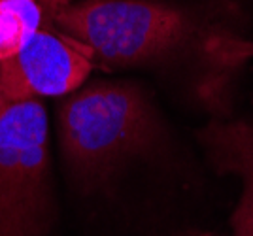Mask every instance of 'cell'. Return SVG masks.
Listing matches in <instances>:
<instances>
[{
	"label": "cell",
	"mask_w": 253,
	"mask_h": 236,
	"mask_svg": "<svg viewBox=\"0 0 253 236\" xmlns=\"http://www.w3.org/2000/svg\"><path fill=\"white\" fill-rule=\"evenodd\" d=\"M59 146L76 182L95 189L126 157L157 136V118L130 81H95L64 97L57 112Z\"/></svg>",
	"instance_id": "1"
},
{
	"label": "cell",
	"mask_w": 253,
	"mask_h": 236,
	"mask_svg": "<svg viewBox=\"0 0 253 236\" xmlns=\"http://www.w3.org/2000/svg\"><path fill=\"white\" fill-rule=\"evenodd\" d=\"M59 33L110 66L144 65L178 49L189 38V17L157 0H84L45 11Z\"/></svg>",
	"instance_id": "2"
},
{
	"label": "cell",
	"mask_w": 253,
	"mask_h": 236,
	"mask_svg": "<svg viewBox=\"0 0 253 236\" xmlns=\"http://www.w3.org/2000/svg\"><path fill=\"white\" fill-rule=\"evenodd\" d=\"M49 127L42 100L0 108V236H47L53 221Z\"/></svg>",
	"instance_id": "3"
},
{
	"label": "cell",
	"mask_w": 253,
	"mask_h": 236,
	"mask_svg": "<svg viewBox=\"0 0 253 236\" xmlns=\"http://www.w3.org/2000/svg\"><path fill=\"white\" fill-rule=\"evenodd\" d=\"M93 55L80 42L42 27L17 55L0 63V89L6 102L68 97L84 85Z\"/></svg>",
	"instance_id": "4"
},
{
	"label": "cell",
	"mask_w": 253,
	"mask_h": 236,
	"mask_svg": "<svg viewBox=\"0 0 253 236\" xmlns=\"http://www.w3.org/2000/svg\"><path fill=\"white\" fill-rule=\"evenodd\" d=\"M213 162L223 172L242 180V197L232 214V223L253 229V127L242 121L211 123L202 134Z\"/></svg>",
	"instance_id": "5"
},
{
	"label": "cell",
	"mask_w": 253,
	"mask_h": 236,
	"mask_svg": "<svg viewBox=\"0 0 253 236\" xmlns=\"http://www.w3.org/2000/svg\"><path fill=\"white\" fill-rule=\"evenodd\" d=\"M38 0H0V63L17 55L45 23Z\"/></svg>",
	"instance_id": "6"
},
{
	"label": "cell",
	"mask_w": 253,
	"mask_h": 236,
	"mask_svg": "<svg viewBox=\"0 0 253 236\" xmlns=\"http://www.w3.org/2000/svg\"><path fill=\"white\" fill-rule=\"evenodd\" d=\"M42 4V8L45 11H53V10H59V8H64L68 6L72 0H38Z\"/></svg>",
	"instance_id": "7"
},
{
	"label": "cell",
	"mask_w": 253,
	"mask_h": 236,
	"mask_svg": "<svg viewBox=\"0 0 253 236\" xmlns=\"http://www.w3.org/2000/svg\"><path fill=\"white\" fill-rule=\"evenodd\" d=\"M232 236H253V229L240 223H232Z\"/></svg>",
	"instance_id": "8"
},
{
	"label": "cell",
	"mask_w": 253,
	"mask_h": 236,
	"mask_svg": "<svg viewBox=\"0 0 253 236\" xmlns=\"http://www.w3.org/2000/svg\"><path fill=\"white\" fill-rule=\"evenodd\" d=\"M185 236H221V235H215V233H189Z\"/></svg>",
	"instance_id": "9"
},
{
	"label": "cell",
	"mask_w": 253,
	"mask_h": 236,
	"mask_svg": "<svg viewBox=\"0 0 253 236\" xmlns=\"http://www.w3.org/2000/svg\"><path fill=\"white\" fill-rule=\"evenodd\" d=\"M6 100H4V97H2V89H0V108H2V104H4Z\"/></svg>",
	"instance_id": "10"
}]
</instances>
